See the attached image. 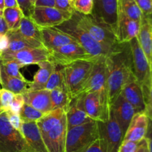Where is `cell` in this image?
I'll list each match as a JSON object with an SVG mask.
<instances>
[{
    "instance_id": "1",
    "label": "cell",
    "mask_w": 152,
    "mask_h": 152,
    "mask_svg": "<svg viewBox=\"0 0 152 152\" xmlns=\"http://www.w3.org/2000/svg\"><path fill=\"white\" fill-rule=\"evenodd\" d=\"M106 65L108 69L107 90L111 107L120 95L124 85L135 77L129 43H120L116 50L106 57Z\"/></svg>"
},
{
    "instance_id": "2",
    "label": "cell",
    "mask_w": 152,
    "mask_h": 152,
    "mask_svg": "<svg viewBox=\"0 0 152 152\" xmlns=\"http://www.w3.org/2000/svg\"><path fill=\"white\" fill-rule=\"evenodd\" d=\"M71 17L89 34L97 43L111 52L117 49L120 43L114 31L109 27L96 22L91 15H85L74 10Z\"/></svg>"
},
{
    "instance_id": "3",
    "label": "cell",
    "mask_w": 152,
    "mask_h": 152,
    "mask_svg": "<svg viewBox=\"0 0 152 152\" xmlns=\"http://www.w3.org/2000/svg\"><path fill=\"white\" fill-rule=\"evenodd\" d=\"M56 28L68 34L88 53L93 56L96 58L108 57L113 52L95 41L72 17L56 26Z\"/></svg>"
},
{
    "instance_id": "4",
    "label": "cell",
    "mask_w": 152,
    "mask_h": 152,
    "mask_svg": "<svg viewBox=\"0 0 152 152\" xmlns=\"http://www.w3.org/2000/svg\"><path fill=\"white\" fill-rule=\"evenodd\" d=\"M98 138L99 129L96 121L74 127L67 131L65 152H86Z\"/></svg>"
},
{
    "instance_id": "5",
    "label": "cell",
    "mask_w": 152,
    "mask_h": 152,
    "mask_svg": "<svg viewBox=\"0 0 152 152\" xmlns=\"http://www.w3.org/2000/svg\"><path fill=\"white\" fill-rule=\"evenodd\" d=\"M96 60H79L64 66L65 86L71 98L80 93Z\"/></svg>"
},
{
    "instance_id": "6",
    "label": "cell",
    "mask_w": 152,
    "mask_h": 152,
    "mask_svg": "<svg viewBox=\"0 0 152 152\" xmlns=\"http://www.w3.org/2000/svg\"><path fill=\"white\" fill-rule=\"evenodd\" d=\"M99 138L104 152H118L124 139V134L110 110L106 122H98Z\"/></svg>"
},
{
    "instance_id": "7",
    "label": "cell",
    "mask_w": 152,
    "mask_h": 152,
    "mask_svg": "<svg viewBox=\"0 0 152 152\" xmlns=\"http://www.w3.org/2000/svg\"><path fill=\"white\" fill-rule=\"evenodd\" d=\"M0 152H27L23 136L11 126L6 112L0 113Z\"/></svg>"
},
{
    "instance_id": "8",
    "label": "cell",
    "mask_w": 152,
    "mask_h": 152,
    "mask_svg": "<svg viewBox=\"0 0 152 152\" xmlns=\"http://www.w3.org/2000/svg\"><path fill=\"white\" fill-rule=\"evenodd\" d=\"M83 94V105L88 116L96 122L108 121L110 114L108 90Z\"/></svg>"
},
{
    "instance_id": "9",
    "label": "cell",
    "mask_w": 152,
    "mask_h": 152,
    "mask_svg": "<svg viewBox=\"0 0 152 152\" xmlns=\"http://www.w3.org/2000/svg\"><path fill=\"white\" fill-rule=\"evenodd\" d=\"M132 51L134 75L141 85L143 94L148 92L151 83V69L137 37L129 42Z\"/></svg>"
},
{
    "instance_id": "10",
    "label": "cell",
    "mask_w": 152,
    "mask_h": 152,
    "mask_svg": "<svg viewBox=\"0 0 152 152\" xmlns=\"http://www.w3.org/2000/svg\"><path fill=\"white\" fill-rule=\"evenodd\" d=\"M50 58L49 61L54 63L65 66L74 61L79 60L95 61L99 58L93 56L88 53L77 42H72L61 47L49 51Z\"/></svg>"
},
{
    "instance_id": "11",
    "label": "cell",
    "mask_w": 152,
    "mask_h": 152,
    "mask_svg": "<svg viewBox=\"0 0 152 152\" xmlns=\"http://www.w3.org/2000/svg\"><path fill=\"white\" fill-rule=\"evenodd\" d=\"M73 13L61 10L55 7L34 6L31 19L39 28H52L71 19Z\"/></svg>"
},
{
    "instance_id": "12",
    "label": "cell",
    "mask_w": 152,
    "mask_h": 152,
    "mask_svg": "<svg viewBox=\"0 0 152 152\" xmlns=\"http://www.w3.org/2000/svg\"><path fill=\"white\" fill-rule=\"evenodd\" d=\"M91 16L99 23L109 27L116 35L118 18V0H93Z\"/></svg>"
},
{
    "instance_id": "13",
    "label": "cell",
    "mask_w": 152,
    "mask_h": 152,
    "mask_svg": "<svg viewBox=\"0 0 152 152\" xmlns=\"http://www.w3.org/2000/svg\"><path fill=\"white\" fill-rule=\"evenodd\" d=\"M107 77L108 69L106 57H100L95 61L90 75L82 88L80 93H89L105 90L107 89Z\"/></svg>"
},
{
    "instance_id": "14",
    "label": "cell",
    "mask_w": 152,
    "mask_h": 152,
    "mask_svg": "<svg viewBox=\"0 0 152 152\" xmlns=\"http://www.w3.org/2000/svg\"><path fill=\"white\" fill-rule=\"evenodd\" d=\"M50 58V52L45 48H28L15 52H4L0 55L1 60H13L19 63L21 67L38 64Z\"/></svg>"
},
{
    "instance_id": "15",
    "label": "cell",
    "mask_w": 152,
    "mask_h": 152,
    "mask_svg": "<svg viewBox=\"0 0 152 152\" xmlns=\"http://www.w3.org/2000/svg\"><path fill=\"white\" fill-rule=\"evenodd\" d=\"M67 131L66 116L65 114L59 124L42 137L48 151L65 152Z\"/></svg>"
},
{
    "instance_id": "16",
    "label": "cell",
    "mask_w": 152,
    "mask_h": 152,
    "mask_svg": "<svg viewBox=\"0 0 152 152\" xmlns=\"http://www.w3.org/2000/svg\"><path fill=\"white\" fill-rule=\"evenodd\" d=\"M20 132L26 144L27 152H48L37 122H22Z\"/></svg>"
},
{
    "instance_id": "17",
    "label": "cell",
    "mask_w": 152,
    "mask_h": 152,
    "mask_svg": "<svg viewBox=\"0 0 152 152\" xmlns=\"http://www.w3.org/2000/svg\"><path fill=\"white\" fill-rule=\"evenodd\" d=\"M84 94L80 93L71 99L68 111L65 113L67 122V129L92 122L88 116L83 105Z\"/></svg>"
},
{
    "instance_id": "18",
    "label": "cell",
    "mask_w": 152,
    "mask_h": 152,
    "mask_svg": "<svg viewBox=\"0 0 152 152\" xmlns=\"http://www.w3.org/2000/svg\"><path fill=\"white\" fill-rule=\"evenodd\" d=\"M110 110L114 114L116 121L119 124L125 136L132 118L136 114L134 108L125 99L121 94H120L116 101L111 106Z\"/></svg>"
},
{
    "instance_id": "19",
    "label": "cell",
    "mask_w": 152,
    "mask_h": 152,
    "mask_svg": "<svg viewBox=\"0 0 152 152\" xmlns=\"http://www.w3.org/2000/svg\"><path fill=\"white\" fill-rule=\"evenodd\" d=\"M140 28V22L134 20L118 10L116 37L119 43H129L137 37Z\"/></svg>"
},
{
    "instance_id": "20",
    "label": "cell",
    "mask_w": 152,
    "mask_h": 152,
    "mask_svg": "<svg viewBox=\"0 0 152 152\" xmlns=\"http://www.w3.org/2000/svg\"><path fill=\"white\" fill-rule=\"evenodd\" d=\"M120 94L133 106L136 113H145V103L143 92L142 86L138 83L135 77H132L124 85Z\"/></svg>"
},
{
    "instance_id": "21",
    "label": "cell",
    "mask_w": 152,
    "mask_h": 152,
    "mask_svg": "<svg viewBox=\"0 0 152 152\" xmlns=\"http://www.w3.org/2000/svg\"><path fill=\"white\" fill-rule=\"evenodd\" d=\"M148 117L145 113H137L134 116L126 131L123 142H140L146 134Z\"/></svg>"
},
{
    "instance_id": "22",
    "label": "cell",
    "mask_w": 152,
    "mask_h": 152,
    "mask_svg": "<svg viewBox=\"0 0 152 152\" xmlns=\"http://www.w3.org/2000/svg\"><path fill=\"white\" fill-rule=\"evenodd\" d=\"M40 29L42 33V44L44 47L48 51L75 41L68 34L60 31L56 27L40 28Z\"/></svg>"
},
{
    "instance_id": "23",
    "label": "cell",
    "mask_w": 152,
    "mask_h": 152,
    "mask_svg": "<svg viewBox=\"0 0 152 152\" xmlns=\"http://www.w3.org/2000/svg\"><path fill=\"white\" fill-rule=\"evenodd\" d=\"M22 95L25 104H29L42 113H47L53 110L50 101V90L48 89L26 91Z\"/></svg>"
},
{
    "instance_id": "24",
    "label": "cell",
    "mask_w": 152,
    "mask_h": 152,
    "mask_svg": "<svg viewBox=\"0 0 152 152\" xmlns=\"http://www.w3.org/2000/svg\"><path fill=\"white\" fill-rule=\"evenodd\" d=\"M138 42L141 49L143 51L149 63L151 71L152 70V20L151 18L143 16L140 22Z\"/></svg>"
},
{
    "instance_id": "25",
    "label": "cell",
    "mask_w": 152,
    "mask_h": 152,
    "mask_svg": "<svg viewBox=\"0 0 152 152\" xmlns=\"http://www.w3.org/2000/svg\"><path fill=\"white\" fill-rule=\"evenodd\" d=\"M37 65L39 66V69L34 75L32 81H30L28 91L45 89L48 80L54 68V63L48 60L41 61Z\"/></svg>"
},
{
    "instance_id": "26",
    "label": "cell",
    "mask_w": 152,
    "mask_h": 152,
    "mask_svg": "<svg viewBox=\"0 0 152 152\" xmlns=\"http://www.w3.org/2000/svg\"><path fill=\"white\" fill-rule=\"evenodd\" d=\"M6 35L8 37V47L4 52H15L28 48H45L42 43L30 40L21 35L17 30L7 31Z\"/></svg>"
},
{
    "instance_id": "27",
    "label": "cell",
    "mask_w": 152,
    "mask_h": 152,
    "mask_svg": "<svg viewBox=\"0 0 152 152\" xmlns=\"http://www.w3.org/2000/svg\"><path fill=\"white\" fill-rule=\"evenodd\" d=\"M65 114V111L62 109H53L51 111L45 113L41 119H39L37 124L42 137H44L48 132L57 125Z\"/></svg>"
},
{
    "instance_id": "28",
    "label": "cell",
    "mask_w": 152,
    "mask_h": 152,
    "mask_svg": "<svg viewBox=\"0 0 152 152\" xmlns=\"http://www.w3.org/2000/svg\"><path fill=\"white\" fill-rule=\"evenodd\" d=\"M30 81L26 79L9 76L4 72L1 70V86L4 89L11 91L14 94H23L28 91Z\"/></svg>"
},
{
    "instance_id": "29",
    "label": "cell",
    "mask_w": 152,
    "mask_h": 152,
    "mask_svg": "<svg viewBox=\"0 0 152 152\" xmlns=\"http://www.w3.org/2000/svg\"><path fill=\"white\" fill-rule=\"evenodd\" d=\"M17 31L21 35L28 40L42 43L41 29L34 23L31 18L23 16Z\"/></svg>"
},
{
    "instance_id": "30",
    "label": "cell",
    "mask_w": 152,
    "mask_h": 152,
    "mask_svg": "<svg viewBox=\"0 0 152 152\" xmlns=\"http://www.w3.org/2000/svg\"><path fill=\"white\" fill-rule=\"evenodd\" d=\"M50 97L52 109H62L66 113L69 107L70 102L72 99L66 86L57 87L50 90Z\"/></svg>"
},
{
    "instance_id": "31",
    "label": "cell",
    "mask_w": 152,
    "mask_h": 152,
    "mask_svg": "<svg viewBox=\"0 0 152 152\" xmlns=\"http://www.w3.org/2000/svg\"><path fill=\"white\" fill-rule=\"evenodd\" d=\"M118 10L134 20L141 22L143 14L134 0H118Z\"/></svg>"
},
{
    "instance_id": "32",
    "label": "cell",
    "mask_w": 152,
    "mask_h": 152,
    "mask_svg": "<svg viewBox=\"0 0 152 152\" xmlns=\"http://www.w3.org/2000/svg\"><path fill=\"white\" fill-rule=\"evenodd\" d=\"M2 16L7 24L8 31H14L19 28L24 15L19 7H5L3 10Z\"/></svg>"
},
{
    "instance_id": "33",
    "label": "cell",
    "mask_w": 152,
    "mask_h": 152,
    "mask_svg": "<svg viewBox=\"0 0 152 152\" xmlns=\"http://www.w3.org/2000/svg\"><path fill=\"white\" fill-rule=\"evenodd\" d=\"M64 86H65V78H64V66L54 63V68L48 80L45 89L50 91L57 87Z\"/></svg>"
},
{
    "instance_id": "34",
    "label": "cell",
    "mask_w": 152,
    "mask_h": 152,
    "mask_svg": "<svg viewBox=\"0 0 152 152\" xmlns=\"http://www.w3.org/2000/svg\"><path fill=\"white\" fill-rule=\"evenodd\" d=\"M0 67H1V70L4 72L7 75L18 77V78L22 79V80L25 79L19 71L21 66L16 61L0 59Z\"/></svg>"
},
{
    "instance_id": "35",
    "label": "cell",
    "mask_w": 152,
    "mask_h": 152,
    "mask_svg": "<svg viewBox=\"0 0 152 152\" xmlns=\"http://www.w3.org/2000/svg\"><path fill=\"white\" fill-rule=\"evenodd\" d=\"M45 113L37 110L34 107H31L28 104H24L19 116L21 119L24 122H37L39 119H41Z\"/></svg>"
},
{
    "instance_id": "36",
    "label": "cell",
    "mask_w": 152,
    "mask_h": 152,
    "mask_svg": "<svg viewBox=\"0 0 152 152\" xmlns=\"http://www.w3.org/2000/svg\"><path fill=\"white\" fill-rule=\"evenodd\" d=\"M74 10L85 15H91L93 9V0H71Z\"/></svg>"
},
{
    "instance_id": "37",
    "label": "cell",
    "mask_w": 152,
    "mask_h": 152,
    "mask_svg": "<svg viewBox=\"0 0 152 152\" xmlns=\"http://www.w3.org/2000/svg\"><path fill=\"white\" fill-rule=\"evenodd\" d=\"M13 97H14V93L11 91L7 90L4 88L0 89V103L3 111L6 112L10 110Z\"/></svg>"
},
{
    "instance_id": "38",
    "label": "cell",
    "mask_w": 152,
    "mask_h": 152,
    "mask_svg": "<svg viewBox=\"0 0 152 152\" xmlns=\"http://www.w3.org/2000/svg\"><path fill=\"white\" fill-rule=\"evenodd\" d=\"M145 103V114L152 121V70L151 71V83L148 92L143 94Z\"/></svg>"
},
{
    "instance_id": "39",
    "label": "cell",
    "mask_w": 152,
    "mask_h": 152,
    "mask_svg": "<svg viewBox=\"0 0 152 152\" xmlns=\"http://www.w3.org/2000/svg\"><path fill=\"white\" fill-rule=\"evenodd\" d=\"M16 1L24 16L31 18L34 8V5L32 4L31 0H16Z\"/></svg>"
},
{
    "instance_id": "40",
    "label": "cell",
    "mask_w": 152,
    "mask_h": 152,
    "mask_svg": "<svg viewBox=\"0 0 152 152\" xmlns=\"http://www.w3.org/2000/svg\"><path fill=\"white\" fill-rule=\"evenodd\" d=\"M24 104H25V101H24L23 95L22 94H14V97H13V101H12L9 110L12 111L13 113L19 114Z\"/></svg>"
},
{
    "instance_id": "41",
    "label": "cell",
    "mask_w": 152,
    "mask_h": 152,
    "mask_svg": "<svg viewBox=\"0 0 152 152\" xmlns=\"http://www.w3.org/2000/svg\"><path fill=\"white\" fill-rule=\"evenodd\" d=\"M142 11L143 16L149 17L152 15V0H134Z\"/></svg>"
},
{
    "instance_id": "42",
    "label": "cell",
    "mask_w": 152,
    "mask_h": 152,
    "mask_svg": "<svg viewBox=\"0 0 152 152\" xmlns=\"http://www.w3.org/2000/svg\"><path fill=\"white\" fill-rule=\"evenodd\" d=\"M6 114H7V119H8V121L9 122H10V125H11V126L13 127V128H15V129L20 131L22 121V119H21L19 114L13 113V112L10 111V110L6 111Z\"/></svg>"
},
{
    "instance_id": "43",
    "label": "cell",
    "mask_w": 152,
    "mask_h": 152,
    "mask_svg": "<svg viewBox=\"0 0 152 152\" xmlns=\"http://www.w3.org/2000/svg\"><path fill=\"white\" fill-rule=\"evenodd\" d=\"M140 142H123L118 152H135L138 148Z\"/></svg>"
},
{
    "instance_id": "44",
    "label": "cell",
    "mask_w": 152,
    "mask_h": 152,
    "mask_svg": "<svg viewBox=\"0 0 152 152\" xmlns=\"http://www.w3.org/2000/svg\"><path fill=\"white\" fill-rule=\"evenodd\" d=\"M55 7L70 13L74 11V9L71 5V0H55Z\"/></svg>"
},
{
    "instance_id": "45",
    "label": "cell",
    "mask_w": 152,
    "mask_h": 152,
    "mask_svg": "<svg viewBox=\"0 0 152 152\" xmlns=\"http://www.w3.org/2000/svg\"><path fill=\"white\" fill-rule=\"evenodd\" d=\"M145 139L147 142V144H148L149 151L152 152V121L150 120L149 119H148V129H147Z\"/></svg>"
},
{
    "instance_id": "46",
    "label": "cell",
    "mask_w": 152,
    "mask_h": 152,
    "mask_svg": "<svg viewBox=\"0 0 152 152\" xmlns=\"http://www.w3.org/2000/svg\"><path fill=\"white\" fill-rule=\"evenodd\" d=\"M86 152H104L102 150V145H101L100 139L98 138L97 139L95 140L88 148Z\"/></svg>"
},
{
    "instance_id": "47",
    "label": "cell",
    "mask_w": 152,
    "mask_h": 152,
    "mask_svg": "<svg viewBox=\"0 0 152 152\" xmlns=\"http://www.w3.org/2000/svg\"><path fill=\"white\" fill-rule=\"evenodd\" d=\"M8 37L4 34H0V55L7 50V47H8Z\"/></svg>"
},
{
    "instance_id": "48",
    "label": "cell",
    "mask_w": 152,
    "mask_h": 152,
    "mask_svg": "<svg viewBox=\"0 0 152 152\" xmlns=\"http://www.w3.org/2000/svg\"><path fill=\"white\" fill-rule=\"evenodd\" d=\"M35 7H55V0H36Z\"/></svg>"
},
{
    "instance_id": "49",
    "label": "cell",
    "mask_w": 152,
    "mask_h": 152,
    "mask_svg": "<svg viewBox=\"0 0 152 152\" xmlns=\"http://www.w3.org/2000/svg\"><path fill=\"white\" fill-rule=\"evenodd\" d=\"M135 152H150L148 144H147V142L145 138L141 140L139 147H138V148L137 149Z\"/></svg>"
},
{
    "instance_id": "50",
    "label": "cell",
    "mask_w": 152,
    "mask_h": 152,
    "mask_svg": "<svg viewBox=\"0 0 152 152\" xmlns=\"http://www.w3.org/2000/svg\"><path fill=\"white\" fill-rule=\"evenodd\" d=\"M8 31V28L3 16H0V34H4Z\"/></svg>"
},
{
    "instance_id": "51",
    "label": "cell",
    "mask_w": 152,
    "mask_h": 152,
    "mask_svg": "<svg viewBox=\"0 0 152 152\" xmlns=\"http://www.w3.org/2000/svg\"><path fill=\"white\" fill-rule=\"evenodd\" d=\"M4 8L5 7H19L16 0H4Z\"/></svg>"
},
{
    "instance_id": "52",
    "label": "cell",
    "mask_w": 152,
    "mask_h": 152,
    "mask_svg": "<svg viewBox=\"0 0 152 152\" xmlns=\"http://www.w3.org/2000/svg\"><path fill=\"white\" fill-rule=\"evenodd\" d=\"M0 9L3 10L4 9V0H0Z\"/></svg>"
},
{
    "instance_id": "53",
    "label": "cell",
    "mask_w": 152,
    "mask_h": 152,
    "mask_svg": "<svg viewBox=\"0 0 152 152\" xmlns=\"http://www.w3.org/2000/svg\"><path fill=\"white\" fill-rule=\"evenodd\" d=\"M3 110L2 109H1V103H0V113H3Z\"/></svg>"
},
{
    "instance_id": "54",
    "label": "cell",
    "mask_w": 152,
    "mask_h": 152,
    "mask_svg": "<svg viewBox=\"0 0 152 152\" xmlns=\"http://www.w3.org/2000/svg\"><path fill=\"white\" fill-rule=\"evenodd\" d=\"M2 14H3V10H1V9H0V16H2Z\"/></svg>"
},
{
    "instance_id": "55",
    "label": "cell",
    "mask_w": 152,
    "mask_h": 152,
    "mask_svg": "<svg viewBox=\"0 0 152 152\" xmlns=\"http://www.w3.org/2000/svg\"><path fill=\"white\" fill-rule=\"evenodd\" d=\"M31 2H32V4H34H34H35V1H36V0H31Z\"/></svg>"
},
{
    "instance_id": "56",
    "label": "cell",
    "mask_w": 152,
    "mask_h": 152,
    "mask_svg": "<svg viewBox=\"0 0 152 152\" xmlns=\"http://www.w3.org/2000/svg\"><path fill=\"white\" fill-rule=\"evenodd\" d=\"M0 83H1V67H0Z\"/></svg>"
},
{
    "instance_id": "57",
    "label": "cell",
    "mask_w": 152,
    "mask_h": 152,
    "mask_svg": "<svg viewBox=\"0 0 152 152\" xmlns=\"http://www.w3.org/2000/svg\"><path fill=\"white\" fill-rule=\"evenodd\" d=\"M149 18H151V20H152V15H151V16H149Z\"/></svg>"
},
{
    "instance_id": "58",
    "label": "cell",
    "mask_w": 152,
    "mask_h": 152,
    "mask_svg": "<svg viewBox=\"0 0 152 152\" xmlns=\"http://www.w3.org/2000/svg\"><path fill=\"white\" fill-rule=\"evenodd\" d=\"M0 89H1V83H0Z\"/></svg>"
}]
</instances>
